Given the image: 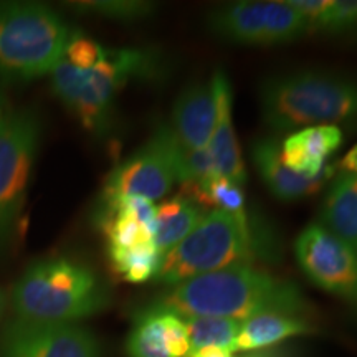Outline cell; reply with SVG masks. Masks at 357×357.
<instances>
[{
    "label": "cell",
    "instance_id": "cell-1",
    "mask_svg": "<svg viewBox=\"0 0 357 357\" xmlns=\"http://www.w3.org/2000/svg\"><path fill=\"white\" fill-rule=\"evenodd\" d=\"M151 306L178 316L245 321L278 312L306 318L312 307L296 284L253 266L238 265L195 276L167 288Z\"/></svg>",
    "mask_w": 357,
    "mask_h": 357
},
{
    "label": "cell",
    "instance_id": "cell-2",
    "mask_svg": "<svg viewBox=\"0 0 357 357\" xmlns=\"http://www.w3.org/2000/svg\"><path fill=\"white\" fill-rule=\"evenodd\" d=\"M276 257L278 245L271 231L255 223L248 213L234 215L213 208L177 247L164 253L155 280L171 288L223 268L252 266L253 261H271Z\"/></svg>",
    "mask_w": 357,
    "mask_h": 357
},
{
    "label": "cell",
    "instance_id": "cell-3",
    "mask_svg": "<svg viewBox=\"0 0 357 357\" xmlns=\"http://www.w3.org/2000/svg\"><path fill=\"white\" fill-rule=\"evenodd\" d=\"M261 118L273 132L357 124V82L324 70H296L260 86Z\"/></svg>",
    "mask_w": 357,
    "mask_h": 357
},
{
    "label": "cell",
    "instance_id": "cell-4",
    "mask_svg": "<svg viewBox=\"0 0 357 357\" xmlns=\"http://www.w3.org/2000/svg\"><path fill=\"white\" fill-rule=\"evenodd\" d=\"M109 289L86 263L68 257L35 261L13 284L10 305L17 319L78 323L106 310Z\"/></svg>",
    "mask_w": 357,
    "mask_h": 357
},
{
    "label": "cell",
    "instance_id": "cell-5",
    "mask_svg": "<svg viewBox=\"0 0 357 357\" xmlns=\"http://www.w3.org/2000/svg\"><path fill=\"white\" fill-rule=\"evenodd\" d=\"M162 75V60L147 48H105L102 58L89 70L61 61L52 71L55 96L73 113L84 129L106 136L113 128L118 93L134 79H154Z\"/></svg>",
    "mask_w": 357,
    "mask_h": 357
},
{
    "label": "cell",
    "instance_id": "cell-6",
    "mask_svg": "<svg viewBox=\"0 0 357 357\" xmlns=\"http://www.w3.org/2000/svg\"><path fill=\"white\" fill-rule=\"evenodd\" d=\"M73 30L38 2H0V84H20L50 75Z\"/></svg>",
    "mask_w": 357,
    "mask_h": 357
},
{
    "label": "cell",
    "instance_id": "cell-7",
    "mask_svg": "<svg viewBox=\"0 0 357 357\" xmlns=\"http://www.w3.org/2000/svg\"><path fill=\"white\" fill-rule=\"evenodd\" d=\"M40 137L35 111L0 102V257L17 235Z\"/></svg>",
    "mask_w": 357,
    "mask_h": 357
},
{
    "label": "cell",
    "instance_id": "cell-8",
    "mask_svg": "<svg viewBox=\"0 0 357 357\" xmlns=\"http://www.w3.org/2000/svg\"><path fill=\"white\" fill-rule=\"evenodd\" d=\"M213 35L238 45H281L305 37L311 26L287 2H236L207 19Z\"/></svg>",
    "mask_w": 357,
    "mask_h": 357
},
{
    "label": "cell",
    "instance_id": "cell-9",
    "mask_svg": "<svg viewBox=\"0 0 357 357\" xmlns=\"http://www.w3.org/2000/svg\"><path fill=\"white\" fill-rule=\"evenodd\" d=\"M174 134L171 124H159L153 136L136 153L119 162L106 177L102 205L137 195L147 200H159L177 182L174 164Z\"/></svg>",
    "mask_w": 357,
    "mask_h": 357
},
{
    "label": "cell",
    "instance_id": "cell-10",
    "mask_svg": "<svg viewBox=\"0 0 357 357\" xmlns=\"http://www.w3.org/2000/svg\"><path fill=\"white\" fill-rule=\"evenodd\" d=\"M303 273L326 293L352 303L357 293V253L319 222L310 223L294 242Z\"/></svg>",
    "mask_w": 357,
    "mask_h": 357
},
{
    "label": "cell",
    "instance_id": "cell-11",
    "mask_svg": "<svg viewBox=\"0 0 357 357\" xmlns=\"http://www.w3.org/2000/svg\"><path fill=\"white\" fill-rule=\"evenodd\" d=\"M0 357H101L95 334L78 323L13 319L0 333Z\"/></svg>",
    "mask_w": 357,
    "mask_h": 357
},
{
    "label": "cell",
    "instance_id": "cell-12",
    "mask_svg": "<svg viewBox=\"0 0 357 357\" xmlns=\"http://www.w3.org/2000/svg\"><path fill=\"white\" fill-rule=\"evenodd\" d=\"M250 151L263 184L276 199L284 202H293L316 194L329 178H333L334 169L331 166H326L318 176H306L288 169L281 159V142L276 137H258L253 141Z\"/></svg>",
    "mask_w": 357,
    "mask_h": 357
},
{
    "label": "cell",
    "instance_id": "cell-13",
    "mask_svg": "<svg viewBox=\"0 0 357 357\" xmlns=\"http://www.w3.org/2000/svg\"><path fill=\"white\" fill-rule=\"evenodd\" d=\"M215 95L212 83H192L177 96L172 109V131L189 149H207L215 128Z\"/></svg>",
    "mask_w": 357,
    "mask_h": 357
},
{
    "label": "cell",
    "instance_id": "cell-14",
    "mask_svg": "<svg viewBox=\"0 0 357 357\" xmlns=\"http://www.w3.org/2000/svg\"><path fill=\"white\" fill-rule=\"evenodd\" d=\"M213 95H215V128L208 151H211L218 176L229 178L234 184L242 187L247 182L242 154L234 128L231 116V88L229 78L223 71H215L211 79Z\"/></svg>",
    "mask_w": 357,
    "mask_h": 357
},
{
    "label": "cell",
    "instance_id": "cell-15",
    "mask_svg": "<svg viewBox=\"0 0 357 357\" xmlns=\"http://www.w3.org/2000/svg\"><path fill=\"white\" fill-rule=\"evenodd\" d=\"M342 144V129L314 126L291 132L281 144V159L288 169L306 176H318L328 166V159Z\"/></svg>",
    "mask_w": 357,
    "mask_h": 357
},
{
    "label": "cell",
    "instance_id": "cell-16",
    "mask_svg": "<svg viewBox=\"0 0 357 357\" xmlns=\"http://www.w3.org/2000/svg\"><path fill=\"white\" fill-rule=\"evenodd\" d=\"M319 223L357 253V176L341 171L331 178Z\"/></svg>",
    "mask_w": 357,
    "mask_h": 357
},
{
    "label": "cell",
    "instance_id": "cell-17",
    "mask_svg": "<svg viewBox=\"0 0 357 357\" xmlns=\"http://www.w3.org/2000/svg\"><path fill=\"white\" fill-rule=\"evenodd\" d=\"M312 333H316L314 326L300 316L278 314V312L253 316L242 321L238 336L231 346V352L266 349V347L278 346L287 339Z\"/></svg>",
    "mask_w": 357,
    "mask_h": 357
},
{
    "label": "cell",
    "instance_id": "cell-18",
    "mask_svg": "<svg viewBox=\"0 0 357 357\" xmlns=\"http://www.w3.org/2000/svg\"><path fill=\"white\" fill-rule=\"evenodd\" d=\"M205 207L187 194H178L155 207L154 245L160 253L177 247L205 217Z\"/></svg>",
    "mask_w": 357,
    "mask_h": 357
},
{
    "label": "cell",
    "instance_id": "cell-19",
    "mask_svg": "<svg viewBox=\"0 0 357 357\" xmlns=\"http://www.w3.org/2000/svg\"><path fill=\"white\" fill-rule=\"evenodd\" d=\"M128 357H171L164 337L162 311L147 306L137 312L132 329L126 339Z\"/></svg>",
    "mask_w": 357,
    "mask_h": 357
},
{
    "label": "cell",
    "instance_id": "cell-20",
    "mask_svg": "<svg viewBox=\"0 0 357 357\" xmlns=\"http://www.w3.org/2000/svg\"><path fill=\"white\" fill-rule=\"evenodd\" d=\"M189 334L190 352L205 347H220L231 352L242 321L217 316H181Z\"/></svg>",
    "mask_w": 357,
    "mask_h": 357
},
{
    "label": "cell",
    "instance_id": "cell-21",
    "mask_svg": "<svg viewBox=\"0 0 357 357\" xmlns=\"http://www.w3.org/2000/svg\"><path fill=\"white\" fill-rule=\"evenodd\" d=\"M108 255L116 273L124 281L134 284L146 283V281L155 278L160 258H162V253L154 243L139 245V247L132 248H108Z\"/></svg>",
    "mask_w": 357,
    "mask_h": 357
},
{
    "label": "cell",
    "instance_id": "cell-22",
    "mask_svg": "<svg viewBox=\"0 0 357 357\" xmlns=\"http://www.w3.org/2000/svg\"><path fill=\"white\" fill-rule=\"evenodd\" d=\"M68 6L79 13L100 15L119 22L144 20L155 10L154 3L141 2V0H84V2H70Z\"/></svg>",
    "mask_w": 357,
    "mask_h": 357
},
{
    "label": "cell",
    "instance_id": "cell-23",
    "mask_svg": "<svg viewBox=\"0 0 357 357\" xmlns=\"http://www.w3.org/2000/svg\"><path fill=\"white\" fill-rule=\"evenodd\" d=\"M102 53H105V47H101L95 40L88 38L82 32L73 30L65 52V61H68L75 68L89 70L101 60Z\"/></svg>",
    "mask_w": 357,
    "mask_h": 357
},
{
    "label": "cell",
    "instance_id": "cell-24",
    "mask_svg": "<svg viewBox=\"0 0 357 357\" xmlns=\"http://www.w3.org/2000/svg\"><path fill=\"white\" fill-rule=\"evenodd\" d=\"M316 30L329 33H344L357 30V0H333Z\"/></svg>",
    "mask_w": 357,
    "mask_h": 357
},
{
    "label": "cell",
    "instance_id": "cell-25",
    "mask_svg": "<svg viewBox=\"0 0 357 357\" xmlns=\"http://www.w3.org/2000/svg\"><path fill=\"white\" fill-rule=\"evenodd\" d=\"M160 310V307H159ZM162 311L164 337H166V347L171 357H185L190 354L189 334H187L184 321L176 312Z\"/></svg>",
    "mask_w": 357,
    "mask_h": 357
},
{
    "label": "cell",
    "instance_id": "cell-26",
    "mask_svg": "<svg viewBox=\"0 0 357 357\" xmlns=\"http://www.w3.org/2000/svg\"><path fill=\"white\" fill-rule=\"evenodd\" d=\"M287 3L310 24L311 30H316L331 7L333 0H287Z\"/></svg>",
    "mask_w": 357,
    "mask_h": 357
},
{
    "label": "cell",
    "instance_id": "cell-27",
    "mask_svg": "<svg viewBox=\"0 0 357 357\" xmlns=\"http://www.w3.org/2000/svg\"><path fill=\"white\" fill-rule=\"evenodd\" d=\"M234 357H298V351L287 346H273L266 349L234 352Z\"/></svg>",
    "mask_w": 357,
    "mask_h": 357
},
{
    "label": "cell",
    "instance_id": "cell-28",
    "mask_svg": "<svg viewBox=\"0 0 357 357\" xmlns=\"http://www.w3.org/2000/svg\"><path fill=\"white\" fill-rule=\"evenodd\" d=\"M185 357H234V352L220 349V347H205V349L190 352V354Z\"/></svg>",
    "mask_w": 357,
    "mask_h": 357
},
{
    "label": "cell",
    "instance_id": "cell-29",
    "mask_svg": "<svg viewBox=\"0 0 357 357\" xmlns=\"http://www.w3.org/2000/svg\"><path fill=\"white\" fill-rule=\"evenodd\" d=\"M341 167H342V171L351 172V174H354V176H357V144L352 147V149L344 155V158H342Z\"/></svg>",
    "mask_w": 357,
    "mask_h": 357
},
{
    "label": "cell",
    "instance_id": "cell-30",
    "mask_svg": "<svg viewBox=\"0 0 357 357\" xmlns=\"http://www.w3.org/2000/svg\"><path fill=\"white\" fill-rule=\"evenodd\" d=\"M6 305H7L6 294H3L2 289H0V318H2V314H3V310H6Z\"/></svg>",
    "mask_w": 357,
    "mask_h": 357
},
{
    "label": "cell",
    "instance_id": "cell-31",
    "mask_svg": "<svg viewBox=\"0 0 357 357\" xmlns=\"http://www.w3.org/2000/svg\"><path fill=\"white\" fill-rule=\"evenodd\" d=\"M352 305H354V307H356V311H357V293H356V298H354V301H352Z\"/></svg>",
    "mask_w": 357,
    "mask_h": 357
}]
</instances>
